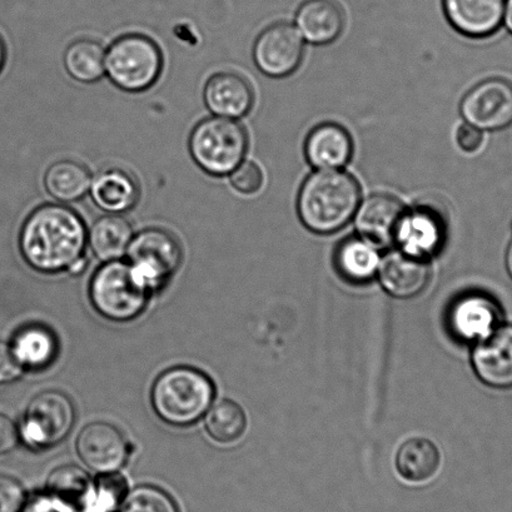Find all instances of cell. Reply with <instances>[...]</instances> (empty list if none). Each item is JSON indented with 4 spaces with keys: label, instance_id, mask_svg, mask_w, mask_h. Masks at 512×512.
Instances as JSON below:
<instances>
[{
    "label": "cell",
    "instance_id": "cell-1",
    "mask_svg": "<svg viewBox=\"0 0 512 512\" xmlns=\"http://www.w3.org/2000/svg\"><path fill=\"white\" fill-rule=\"evenodd\" d=\"M88 232L72 208L48 203L24 222L19 248L29 266L42 273L79 272L84 265Z\"/></svg>",
    "mask_w": 512,
    "mask_h": 512
},
{
    "label": "cell",
    "instance_id": "cell-2",
    "mask_svg": "<svg viewBox=\"0 0 512 512\" xmlns=\"http://www.w3.org/2000/svg\"><path fill=\"white\" fill-rule=\"evenodd\" d=\"M362 201L359 181L341 169H317L302 183L297 213L316 235H332L349 225Z\"/></svg>",
    "mask_w": 512,
    "mask_h": 512
},
{
    "label": "cell",
    "instance_id": "cell-3",
    "mask_svg": "<svg viewBox=\"0 0 512 512\" xmlns=\"http://www.w3.org/2000/svg\"><path fill=\"white\" fill-rule=\"evenodd\" d=\"M210 377L192 367H173L157 377L151 402L159 419L168 425L186 427L201 420L215 400Z\"/></svg>",
    "mask_w": 512,
    "mask_h": 512
},
{
    "label": "cell",
    "instance_id": "cell-4",
    "mask_svg": "<svg viewBox=\"0 0 512 512\" xmlns=\"http://www.w3.org/2000/svg\"><path fill=\"white\" fill-rule=\"evenodd\" d=\"M149 288L129 263L109 261L94 273L89 298L99 315L113 322L137 318L147 306Z\"/></svg>",
    "mask_w": 512,
    "mask_h": 512
},
{
    "label": "cell",
    "instance_id": "cell-5",
    "mask_svg": "<svg viewBox=\"0 0 512 512\" xmlns=\"http://www.w3.org/2000/svg\"><path fill=\"white\" fill-rule=\"evenodd\" d=\"M248 134L231 118L213 117L197 124L190 137V152L198 167L213 177L231 175L245 161Z\"/></svg>",
    "mask_w": 512,
    "mask_h": 512
},
{
    "label": "cell",
    "instance_id": "cell-6",
    "mask_svg": "<svg viewBox=\"0 0 512 512\" xmlns=\"http://www.w3.org/2000/svg\"><path fill=\"white\" fill-rule=\"evenodd\" d=\"M162 69L161 48L143 34H126L106 52V73L124 92L147 91L161 77Z\"/></svg>",
    "mask_w": 512,
    "mask_h": 512
},
{
    "label": "cell",
    "instance_id": "cell-7",
    "mask_svg": "<svg viewBox=\"0 0 512 512\" xmlns=\"http://www.w3.org/2000/svg\"><path fill=\"white\" fill-rule=\"evenodd\" d=\"M74 421L76 410L66 394L43 391L29 402L19 434L28 445L48 449L66 439Z\"/></svg>",
    "mask_w": 512,
    "mask_h": 512
},
{
    "label": "cell",
    "instance_id": "cell-8",
    "mask_svg": "<svg viewBox=\"0 0 512 512\" xmlns=\"http://www.w3.org/2000/svg\"><path fill=\"white\" fill-rule=\"evenodd\" d=\"M127 255L129 265L151 290L166 283L182 263L180 242L161 228H149L133 236Z\"/></svg>",
    "mask_w": 512,
    "mask_h": 512
},
{
    "label": "cell",
    "instance_id": "cell-9",
    "mask_svg": "<svg viewBox=\"0 0 512 512\" xmlns=\"http://www.w3.org/2000/svg\"><path fill=\"white\" fill-rule=\"evenodd\" d=\"M460 114L482 132L501 131L512 124V82L489 78L477 83L462 98Z\"/></svg>",
    "mask_w": 512,
    "mask_h": 512
},
{
    "label": "cell",
    "instance_id": "cell-10",
    "mask_svg": "<svg viewBox=\"0 0 512 512\" xmlns=\"http://www.w3.org/2000/svg\"><path fill=\"white\" fill-rule=\"evenodd\" d=\"M305 54V39L295 24H272L257 37L253 46V61L267 77L285 78L301 66Z\"/></svg>",
    "mask_w": 512,
    "mask_h": 512
},
{
    "label": "cell",
    "instance_id": "cell-11",
    "mask_svg": "<svg viewBox=\"0 0 512 512\" xmlns=\"http://www.w3.org/2000/svg\"><path fill=\"white\" fill-rule=\"evenodd\" d=\"M78 456L99 474H114L129 456V444L122 431L108 422H92L77 437Z\"/></svg>",
    "mask_w": 512,
    "mask_h": 512
},
{
    "label": "cell",
    "instance_id": "cell-12",
    "mask_svg": "<svg viewBox=\"0 0 512 512\" xmlns=\"http://www.w3.org/2000/svg\"><path fill=\"white\" fill-rule=\"evenodd\" d=\"M446 222L442 212L431 205H417L401 218L395 243L399 250L410 255L430 258L442 247Z\"/></svg>",
    "mask_w": 512,
    "mask_h": 512
},
{
    "label": "cell",
    "instance_id": "cell-13",
    "mask_svg": "<svg viewBox=\"0 0 512 512\" xmlns=\"http://www.w3.org/2000/svg\"><path fill=\"white\" fill-rule=\"evenodd\" d=\"M477 377L494 389H512V325L496 327L472 354Z\"/></svg>",
    "mask_w": 512,
    "mask_h": 512
},
{
    "label": "cell",
    "instance_id": "cell-14",
    "mask_svg": "<svg viewBox=\"0 0 512 512\" xmlns=\"http://www.w3.org/2000/svg\"><path fill=\"white\" fill-rule=\"evenodd\" d=\"M506 0H442L447 21L462 36H494L504 23Z\"/></svg>",
    "mask_w": 512,
    "mask_h": 512
},
{
    "label": "cell",
    "instance_id": "cell-15",
    "mask_svg": "<svg viewBox=\"0 0 512 512\" xmlns=\"http://www.w3.org/2000/svg\"><path fill=\"white\" fill-rule=\"evenodd\" d=\"M405 211V206L396 197L376 193L361 201L357 208L354 217L356 230L372 245H392Z\"/></svg>",
    "mask_w": 512,
    "mask_h": 512
},
{
    "label": "cell",
    "instance_id": "cell-16",
    "mask_svg": "<svg viewBox=\"0 0 512 512\" xmlns=\"http://www.w3.org/2000/svg\"><path fill=\"white\" fill-rule=\"evenodd\" d=\"M377 273L387 293L406 300L420 295L429 285L431 266L429 258L397 250L389 253L380 262Z\"/></svg>",
    "mask_w": 512,
    "mask_h": 512
},
{
    "label": "cell",
    "instance_id": "cell-17",
    "mask_svg": "<svg viewBox=\"0 0 512 512\" xmlns=\"http://www.w3.org/2000/svg\"><path fill=\"white\" fill-rule=\"evenodd\" d=\"M305 157L316 169H342L354 157V139L340 124H318L306 138Z\"/></svg>",
    "mask_w": 512,
    "mask_h": 512
},
{
    "label": "cell",
    "instance_id": "cell-18",
    "mask_svg": "<svg viewBox=\"0 0 512 512\" xmlns=\"http://www.w3.org/2000/svg\"><path fill=\"white\" fill-rule=\"evenodd\" d=\"M501 312L490 297L472 293L454 303L449 313L450 330L465 341L482 340L499 327Z\"/></svg>",
    "mask_w": 512,
    "mask_h": 512
},
{
    "label": "cell",
    "instance_id": "cell-19",
    "mask_svg": "<svg viewBox=\"0 0 512 512\" xmlns=\"http://www.w3.org/2000/svg\"><path fill=\"white\" fill-rule=\"evenodd\" d=\"M203 98L215 116L238 119L251 112L255 92L240 74L221 72L208 79Z\"/></svg>",
    "mask_w": 512,
    "mask_h": 512
},
{
    "label": "cell",
    "instance_id": "cell-20",
    "mask_svg": "<svg viewBox=\"0 0 512 512\" xmlns=\"http://www.w3.org/2000/svg\"><path fill=\"white\" fill-rule=\"evenodd\" d=\"M295 26L305 41L326 46L344 32V9L336 0H305L297 9Z\"/></svg>",
    "mask_w": 512,
    "mask_h": 512
},
{
    "label": "cell",
    "instance_id": "cell-21",
    "mask_svg": "<svg viewBox=\"0 0 512 512\" xmlns=\"http://www.w3.org/2000/svg\"><path fill=\"white\" fill-rule=\"evenodd\" d=\"M92 200L111 215L131 211L137 205L141 190L131 173L119 168L104 169L92 180Z\"/></svg>",
    "mask_w": 512,
    "mask_h": 512
},
{
    "label": "cell",
    "instance_id": "cell-22",
    "mask_svg": "<svg viewBox=\"0 0 512 512\" xmlns=\"http://www.w3.org/2000/svg\"><path fill=\"white\" fill-rule=\"evenodd\" d=\"M22 369L39 371L51 366L58 356V341L49 328L28 325L17 332L11 345Z\"/></svg>",
    "mask_w": 512,
    "mask_h": 512
},
{
    "label": "cell",
    "instance_id": "cell-23",
    "mask_svg": "<svg viewBox=\"0 0 512 512\" xmlns=\"http://www.w3.org/2000/svg\"><path fill=\"white\" fill-rule=\"evenodd\" d=\"M133 240L131 223L121 215L98 218L88 232V242L94 256L103 262L121 260Z\"/></svg>",
    "mask_w": 512,
    "mask_h": 512
},
{
    "label": "cell",
    "instance_id": "cell-24",
    "mask_svg": "<svg viewBox=\"0 0 512 512\" xmlns=\"http://www.w3.org/2000/svg\"><path fill=\"white\" fill-rule=\"evenodd\" d=\"M335 266L346 281L365 283L379 271L380 257L370 241L361 236L350 237L338 245Z\"/></svg>",
    "mask_w": 512,
    "mask_h": 512
},
{
    "label": "cell",
    "instance_id": "cell-25",
    "mask_svg": "<svg viewBox=\"0 0 512 512\" xmlns=\"http://www.w3.org/2000/svg\"><path fill=\"white\" fill-rule=\"evenodd\" d=\"M441 454L434 442L415 437L404 442L396 455V469L402 479L422 484L440 470Z\"/></svg>",
    "mask_w": 512,
    "mask_h": 512
},
{
    "label": "cell",
    "instance_id": "cell-26",
    "mask_svg": "<svg viewBox=\"0 0 512 512\" xmlns=\"http://www.w3.org/2000/svg\"><path fill=\"white\" fill-rule=\"evenodd\" d=\"M92 175L83 163L63 159L53 163L44 176L49 195L59 202H76L91 190Z\"/></svg>",
    "mask_w": 512,
    "mask_h": 512
},
{
    "label": "cell",
    "instance_id": "cell-27",
    "mask_svg": "<svg viewBox=\"0 0 512 512\" xmlns=\"http://www.w3.org/2000/svg\"><path fill=\"white\" fill-rule=\"evenodd\" d=\"M69 76L82 83H96L106 73V51L93 39H78L64 53Z\"/></svg>",
    "mask_w": 512,
    "mask_h": 512
},
{
    "label": "cell",
    "instance_id": "cell-28",
    "mask_svg": "<svg viewBox=\"0 0 512 512\" xmlns=\"http://www.w3.org/2000/svg\"><path fill=\"white\" fill-rule=\"evenodd\" d=\"M47 485L49 494L64 505L83 507L93 499L91 477L78 466L64 465L53 470Z\"/></svg>",
    "mask_w": 512,
    "mask_h": 512
},
{
    "label": "cell",
    "instance_id": "cell-29",
    "mask_svg": "<svg viewBox=\"0 0 512 512\" xmlns=\"http://www.w3.org/2000/svg\"><path fill=\"white\" fill-rule=\"evenodd\" d=\"M205 427L213 440L220 444H232L245 435L247 417L235 401L223 400L206 412Z\"/></svg>",
    "mask_w": 512,
    "mask_h": 512
},
{
    "label": "cell",
    "instance_id": "cell-30",
    "mask_svg": "<svg viewBox=\"0 0 512 512\" xmlns=\"http://www.w3.org/2000/svg\"><path fill=\"white\" fill-rule=\"evenodd\" d=\"M121 512H180L172 497L156 486L143 485L129 491Z\"/></svg>",
    "mask_w": 512,
    "mask_h": 512
},
{
    "label": "cell",
    "instance_id": "cell-31",
    "mask_svg": "<svg viewBox=\"0 0 512 512\" xmlns=\"http://www.w3.org/2000/svg\"><path fill=\"white\" fill-rule=\"evenodd\" d=\"M124 492H126V481L122 476L114 474H104L98 484L94 486L93 500L99 510H113L123 501Z\"/></svg>",
    "mask_w": 512,
    "mask_h": 512
},
{
    "label": "cell",
    "instance_id": "cell-32",
    "mask_svg": "<svg viewBox=\"0 0 512 512\" xmlns=\"http://www.w3.org/2000/svg\"><path fill=\"white\" fill-rule=\"evenodd\" d=\"M265 182L262 169L255 162H242L231 173V185L243 195H255Z\"/></svg>",
    "mask_w": 512,
    "mask_h": 512
},
{
    "label": "cell",
    "instance_id": "cell-33",
    "mask_svg": "<svg viewBox=\"0 0 512 512\" xmlns=\"http://www.w3.org/2000/svg\"><path fill=\"white\" fill-rule=\"evenodd\" d=\"M26 504V491L21 482L8 475H0V512H21Z\"/></svg>",
    "mask_w": 512,
    "mask_h": 512
},
{
    "label": "cell",
    "instance_id": "cell-34",
    "mask_svg": "<svg viewBox=\"0 0 512 512\" xmlns=\"http://www.w3.org/2000/svg\"><path fill=\"white\" fill-rule=\"evenodd\" d=\"M22 366L14 357L11 345L0 341V385L11 384L21 377Z\"/></svg>",
    "mask_w": 512,
    "mask_h": 512
},
{
    "label": "cell",
    "instance_id": "cell-35",
    "mask_svg": "<svg viewBox=\"0 0 512 512\" xmlns=\"http://www.w3.org/2000/svg\"><path fill=\"white\" fill-rule=\"evenodd\" d=\"M457 146L465 153H474L479 151V148L484 142V132L481 129L471 126L469 123H464L457 129L456 133Z\"/></svg>",
    "mask_w": 512,
    "mask_h": 512
},
{
    "label": "cell",
    "instance_id": "cell-36",
    "mask_svg": "<svg viewBox=\"0 0 512 512\" xmlns=\"http://www.w3.org/2000/svg\"><path fill=\"white\" fill-rule=\"evenodd\" d=\"M19 430L8 416L0 414V456L12 452L19 444Z\"/></svg>",
    "mask_w": 512,
    "mask_h": 512
},
{
    "label": "cell",
    "instance_id": "cell-37",
    "mask_svg": "<svg viewBox=\"0 0 512 512\" xmlns=\"http://www.w3.org/2000/svg\"><path fill=\"white\" fill-rule=\"evenodd\" d=\"M507 31L512 34V0H506L505 12H504V23Z\"/></svg>",
    "mask_w": 512,
    "mask_h": 512
},
{
    "label": "cell",
    "instance_id": "cell-38",
    "mask_svg": "<svg viewBox=\"0 0 512 512\" xmlns=\"http://www.w3.org/2000/svg\"><path fill=\"white\" fill-rule=\"evenodd\" d=\"M7 51L6 46H4V42L2 37H0V72L4 67V63H6Z\"/></svg>",
    "mask_w": 512,
    "mask_h": 512
},
{
    "label": "cell",
    "instance_id": "cell-39",
    "mask_svg": "<svg viewBox=\"0 0 512 512\" xmlns=\"http://www.w3.org/2000/svg\"><path fill=\"white\" fill-rule=\"evenodd\" d=\"M506 268H507V272H509V275L512 278V242L510 243L509 248H507Z\"/></svg>",
    "mask_w": 512,
    "mask_h": 512
}]
</instances>
